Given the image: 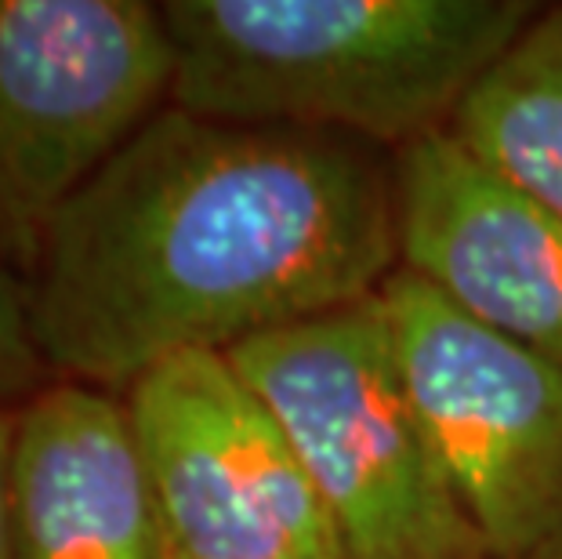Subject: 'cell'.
I'll list each match as a JSON object with an SVG mask.
<instances>
[{"label":"cell","mask_w":562,"mask_h":559,"mask_svg":"<svg viewBox=\"0 0 562 559\" xmlns=\"http://www.w3.org/2000/svg\"><path fill=\"white\" fill-rule=\"evenodd\" d=\"M447 131L483 168L562 219V4L537 8Z\"/></svg>","instance_id":"9"},{"label":"cell","mask_w":562,"mask_h":559,"mask_svg":"<svg viewBox=\"0 0 562 559\" xmlns=\"http://www.w3.org/2000/svg\"><path fill=\"white\" fill-rule=\"evenodd\" d=\"M160 559H175V556H164V552H160Z\"/></svg>","instance_id":"13"},{"label":"cell","mask_w":562,"mask_h":559,"mask_svg":"<svg viewBox=\"0 0 562 559\" xmlns=\"http://www.w3.org/2000/svg\"><path fill=\"white\" fill-rule=\"evenodd\" d=\"M22 403H0V559H8L11 523V466H15V429Z\"/></svg>","instance_id":"11"},{"label":"cell","mask_w":562,"mask_h":559,"mask_svg":"<svg viewBox=\"0 0 562 559\" xmlns=\"http://www.w3.org/2000/svg\"><path fill=\"white\" fill-rule=\"evenodd\" d=\"M392 342L490 559L562 545V364L526 349L414 277L381 283Z\"/></svg>","instance_id":"5"},{"label":"cell","mask_w":562,"mask_h":559,"mask_svg":"<svg viewBox=\"0 0 562 559\" xmlns=\"http://www.w3.org/2000/svg\"><path fill=\"white\" fill-rule=\"evenodd\" d=\"M533 559H562V545H559V549H548L541 556H533Z\"/></svg>","instance_id":"12"},{"label":"cell","mask_w":562,"mask_h":559,"mask_svg":"<svg viewBox=\"0 0 562 559\" xmlns=\"http://www.w3.org/2000/svg\"><path fill=\"white\" fill-rule=\"evenodd\" d=\"M225 356L291 436L341 559H490L406 389L381 294Z\"/></svg>","instance_id":"3"},{"label":"cell","mask_w":562,"mask_h":559,"mask_svg":"<svg viewBox=\"0 0 562 559\" xmlns=\"http://www.w3.org/2000/svg\"><path fill=\"white\" fill-rule=\"evenodd\" d=\"M400 266L562 364V219L483 168L450 131L392 153Z\"/></svg>","instance_id":"7"},{"label":"cell","mask_w":562,"mask_h":559,"mask_svg":"<svg viewBox=\"0 0 562 559\" xmlns=\"http://www.w3.org/2000/svg\"><path fill=\"white\" fill-rule=\"evenodd\" d=\"M52 382L33 342L26 283L0 269V403H26Z\"/></svg>","instance_id":"10"},{"label":"cell","mask_w":562,"mask_h":559,"mask_svg":"<svg viewBox=\"0 0 562 559\" xmlns=\"http://www.w3.org/2000/svg\"><path fill=\"white\" fill-rule=\"evenodd\" d=\"M146 0H0V269L30 283L80 189L171 105Z\"/></svg>","instance_id":"4"},{"label":"cell","mask_w":562,"mask_h":559,"mask_svg":"<svg viewBox=\"0 0 562 559\" xmlns=\"http://www.w3.org/2000/svg\"><path fill=\"white\" fill-rule=\"evenodd\" d=\"M400 269L392 153L160 110L47 236L30 327L55 382L124 392L363 302Z\"/></svg>","instance_id":"1"},{"label":"cell","mask_w":562,"mask_h":559,"mask_svg":"<svg viewBox=\"0 0 562 559\" xmlns=\"http://www.w3.org/2000/svg\"><path fill=\"white\" fill-rule=\"evenodd\" d=\"M160 552L341 559L291 436L225 353H182L124 392Z\"/></svg>","instance_id":"6"},{"label":"cell","mask_w":562,"mask_h":559,"mask_svg":"<svg viewBox=\"0 0 562 559\" xmlns=\"http://www.w3.org/2000/svg\"><path fill=\"white\" fill-rule=\"evenodd\" d=\"M8 559H160L121 392L52 382L19 407Z\"/></svg>","instance_id":"8"},{"label":"cell","mask_w":562,"mask_h":559,"mask_svg":"<svg viewBox=\"0 0 562 559\" xmlns=\"http://www.w3.org/2000/svg\"><path fill=\"white\" fill-rule=\"evenodd\" d=\"M171 105L396 153L447 131L530 0H167Z\"/></svg>","instance_id":"2"}]
</instances>
